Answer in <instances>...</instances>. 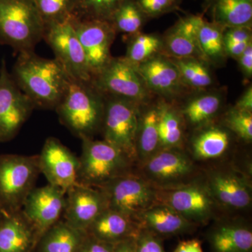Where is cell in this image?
<instances>
[{"label":"cell","instance_id":"6da1fadb","mask_svg":"<svg viewBox=\"0 0 252 252\" xmlns=\"http://www.w3.org/2000/svg\"><path fill=\"white\" fill-rule=\"evenodd\" d=\"M35 109H56L65 92L69 77L57 61L34 51L20 53L11 73Z\"/></svg>","mask_w":252,"mask_h":252},{"label":"cell","instance_id":"7a4b0ae2","mask_svg":"<svg viewBox=\"0 0 252 252\" xmlns=\"http://www.w3.org/2000/svg\"><path fill=\"white\" fill-rule=\"evenodd\" d=\"M106 97L91 81L69 77L67 89L56 110L63 125L80 138H94L103 121Z\"/></svg>","mask_w":252,"mask_h":252},{"label":"cell","instance_id":"3957f363","mask_svg":"<svg viewBox=\"0 0 252 252\" xmlns=\"http://www.w3.org/2000/svg\"><path fill=\"white\" fill-rule=\"evenodd\" d=\"M45 31L32 0H0V44L18 54L34 51Z\"/></svg>","mask_w":252,"mask_h":252},{"label":"cell","instance_id":"277c9868","mask_svg":"<svg viewBox=\"0 0 252 252\" xmlns=\"http://www.w3.org/2000/svg\"><path fill=\"white\" fill-rule=\"evenodd\" d=\"M81 140L78 183L99 188L114 179L132 172L135 162L112 144L94 138Z\"/></svg>","mask_w":252,"mask_h":252},{"label":"cell","instance_id":"5b68a950","mask_svg":"<svg viewBox=\"0 0 252 252\" xmlns=\"http://www.w3.org/2000/svg\"><path fill=\"white\" fill-rule=\"evenodd\" d=\"M40 173L39 155H0V205L6 213L21 210Z\"/></svg>","mask_w":252,"mask_h":252},{"label":"cell","instance_id":"8992f818","mask_svg":"<svg viewBox=\"0 0 252 252\" xmlns=\"http://www.w3.org/2000/svg\"><path fill=\"white\" fill-rule=\"evenodd\" d=\"M138 167L139 175L157 190L189 185L203 175L195 160L182 149H160Z\"/></svg>","mask_w":252,"mask_h":252},{"label":"cell","instance_id":"52a82bcc","mask_svg":"<svg viewBox=\"0 0 252 252\" xmlns=\"http://www.w3.org/2000/svg\"><path fill=\"white\" fill-rule=\"evenodd\" d=\"M91 81L104 96L126 99L140 107L149 100L150 91L137 67L125 57H112L108 64L92 77Z\"/></svg>","mask_w":252,"mask_h":252},{"label":"cell","instance_id":"ba28073f","mask_svg":"<svg viewBox=\"0 0 252 252\" xmlns=\"http://www.w3.org/2000/svg\"><path fill=\"white\" fill-rule=\"evenodd\" d=\"M105 97V108L100 131L103 140L136 162V136L141 107L126 99Z\"/></svg>","mask_w":252,"mask_h":252},{"label":"cell","instance_id":"9c48e42d","mask_svg":"<svg viewBox=\"0 0 252 252\" xmlns=\"http://www.w3.org/2000/svg\"><path fill=\"white\" fill-rule=\"evenodd\" d=\"M98 189L105 195L109 209L133 220L141 212L158 203L157 189L133 172L114 179Z\"/></svg>","mask_w":252,"mask_h":252},{"label":"cell","instance_id":"30bf717a","mask_svg":"<svg viewBox=\"0 0 252 252\" xmlns=\"http://www.w3.org/2000/svg\"><path fill=\"white\" fill-rule=\"evenodd\" d=\"M158 192V203L171 207L196 225L215 219L220 209L204 182L203 175L189 185Z\"/></svg>","mask_w":252,"mask_h":252},{"label":"cell","instance_id":"8fae6325","mask_svg":"<svg viewBox=\"0 0 252 252\" xmlns=\"http://www.w3.org/2000/svg\"><path fill=\"white\" fill-rule=\"evenodd\" d=\"M44 39L54 51L55 60L68 77L80 81L92 79L87 59L74 29L72 18L46 28Z\"/></svg>","mask_w":252,"mask_h":252},{"label":"cell","instance_id":"7c38bea8","mask_svg":"<svg viewBox=\"0 0 252 252\" xmlns=\"http://www.w3.org/2000/svg\"><path fill=\"white\" fill-rule=\"evenodd\" d=\"M203 180L220 208L241 211L251 207V182L234 167L228 165L215 167L203 173Z\"/></svg>","mask_w":252,"mask_h":252},{"label":"cell","instance_id":"4fadbf2b","mask_svg":"<svg viewBox=\"0 0 252 252\" xmlns=\"http://www.w3.org/2000/svg\"><path fill=\"white\" fill-rule=\"evenodd\" d=\"M35 109L16 84L3 60L0 67V142L12 140Z\"/></svg>","mask_w":252,"mask_h":252},{"label":"cell","instance_id":"5bb4252c","mask_svg":"<svg viewBox=\"0 0 252 252\" xmlns=\"http://www.w3.org/2000/svg\"><path fill=\"white\" fill-rule=\"evenodd\" d=\"M72 22L85 52L91 77H94L112 59L111 46L117 31L109 21L73 17Z\"/></svg>","mask_w":252,"mask_h":252},{"label":"cell","instance_id":"9a60e30c","mask_svg":"<svg viewBox=\"0 0 252 252\" xmlns=\"http://www.w3.org/2000/svg\"><path fill=\"white\" fill-rule=\"evenodd\" d=\"M66 193L55 186L34 188L21 209L35 232L37 243L44 233L61 220L65 208Z\"/></svg>","mask_w":252,"mask_h":252},{"label":"cell","instance_id":"2e32d148","mask_svg":"<svg viewBox=\"0 0 252 252\" xmlns=\"http://www.w3.org/2000/svg\"><path fill=\"white\" fill-rule=\"evenodd\" d=\"M40 172L49 185L65 193L78 184L79 160L59 139H46L39 155Z\"/></svg>","mask_w":252,"mask_h":252},{"label":"cell","instance_id":"e0dca14e","mask_svg":"<svg viewBox=\"0 0 252 252\" xmlns=\"http://www.w3.org/2000/svg\"><path fill=\"white\" fill-rule=\"evenodd\" d=\"M107 208V199L100 189L78 183L66 193L63 220L71 226L86 232Z\"/></svg>","mask_w":252,"mask_h":252},{"label":"cell","instance_id":"ac0fdd59","mask_svg":"<svg viewBox=\"0 0 252 252\" xmlns=\"http://www.w3.org/2000/svg\"><path fill=\"white\" fill-rule=\"evenodd\" d=\"M137 69L149 91L165 97L180 94L185 86L175 64L165 55H156L139 64Z\"/></svg>","mask_w":252,"mask_h":252},{"label":"cell","instance_id":"d6986e66","mask_svg":"<svg viewBox=\"0 0 252 252\" xmlns=\"http://www.w3.org/2000/svg\"><path fill=\"white\" fill-rule=\"evenodd\" d=\"M204 21L203 16L199 15H189L181 18L162 39V49L172 58L203 60L199 49L198 33Z\"/></svg>","mask_w":252,"mask_h":252},{"label":"cell","instance_id":"ffe728a7","mask_svg":"<svg viewBox=\"0 0 252 252\" xmlns=\"http://www.w3.org/2000/svg\"><path fill=\"white\" fill-rule=\"evenodd\" d=\"M142 229L148 230L159 238L188 234L197 225L186 220L178 212L165 204L157 203L135 217Z\"/></svg>","mask_w":252,"mask_h":252},{"label":"cell","instance_id":"44dd1931","mask_svg":"<svg viewBox=\"0 0 252 252\" xmlns=\"http://www.w3.org/2000/svg\"><path fill=\"white\" fill-rule=\"evenodd\" d=\"M207 240L212 252H252V228L244 220H217L207 232Z\"/></svg>","mask_w":252,"mask_h":252},{"label":"cell","instance_id":"7402d4cb","mask_svg":"<svg viewBox=\"0 0 252 252\" xmlns=\"http://www.w3.org/2000/svg\"><path fill=\"white\" fill-rule=\"evenodd\" d=\"M232 132L225 126L208 124L195 130L188 153L196 161H211L225 157L231 147Z\"/></svg>","mask_w":252,"mask_h":252},{"label":"cell","instance_id":"603a6c76","mask_svg":"<svg viewBox=\"0 0 252 252\" xmlns=\"http://www.w3.org/2000/svg\"><path fill=\"white\" fill-rule=\"evenodd\" d=\"M35 232L22 210L6 213L0 222V252H34Z\"/></svg>","mask_w":252,"mask_h":252},{"label":"cell","instance_id":"cb8c5ba5","mask_svg":"<svg viewBox=\"0 0 252 252\" xmlns=\"http://www.w3.org/2000/svg\"><path fill=\"white\" fill-rule=\"evenodd\" d=\"M140 229L133 219L107 208L91 223L86 233L106 243L115 244L137 238Z\"/></svg>","mask_w":252,"mask_h":252},{"label":"cell","instance_id":"d4e9b609","mask_svg":"<svg viewBox=\"0 0 252 252\" xmlns=\"http://www.w3.org/2000/svg\"><path fill=\"white\" fill-rule=\"evenodd\" d=\"M158 119L157 105L144 109L140 107L135 142L136 162L138 166L160 150Z\"/></svg>","mask_w":252,"mask_h":252},{"label":"cell","instance_id":"484cf974","mask_svg":"<svg viewBox=\"0 0 252 252\" xmlns=\"http://www.w3.org/2000/svg\"><path fill=\"white\" fill-rule=\"evenodd\" d=\"M86 235V232L61 220L42 235L35 250L36 252H77Z\"/></svg>","mask_w":252,"mask_h":252},{"label":"cell","instance_id":"4316f807","mask_svg":"<svg viewBox=\"0 0 252 252\" xmlns=\"http://www.w3.org/2000/svg\"><path fill=\"white\" fill-rule=\"evenodd\" d=\"M223 99L217 94H205L192 97L180 109L185 125L193 129L200 128L212 124L218 115Z\"/></svg>","mask_w":252,"mask_h":252},{"label":"cell","instance_id":"83f0119b","mask_svg":"<svg viewBox=\"0 0 252 252\" xmlns=\"http://www.w3.org/2000/svg\"><path fill=\"white\" fill-rule=\"evenodd\" d=\"M212 22L222 28L249 27L252 24V0H210Z\"/></svg>","mask_w":252,"mask_h":252},{"label":"cell","instance_id":"f1b7e54d","mask_svg":"<svg viewBox=\"0 0 252 252\" xmlns=\"http://www.w3.org/2000/svg\"><path fill=\"white\" fill-rule=\"evenodd\" d=\"M157 107L160 149H182L185 124L180 110L167 102L159 103Z\"/></svg>","mask_w":252,"mask_h":252},{"label":"cell","instance_id":"f546056e","mask_svg":"<svg viewBox=\"0 0 252 252\" xmlns=\"http://www.w3.org/2000/svg\"><path fill=\"white\" fill-rule=\"evenodd\" d=\"M175 64L185 86L192 89H203L213 83V77L208 67L201 60L194 58L169 57Z\"/></svg>","mask_w":252,"mask_h":252},{"label":"cell","instance_id":"4dcf8cb0","mask_svg":"<svg viewBox=\"0 0 252 252\" xmlns=\"http://www.w3.org/2000/svg\"><path fill=\"white\" fill-rule=\"evenodd\" d=\"M224 28L217 23L204 21L199 29L198 43L203 60L216 62L225 56L223 32Z\"/></svg>","mask_w":252,"mask_h":252},{"label":"cell","instance_id":"1f68e13d","mask_svg":"<svg viewBox=\"0 0 252 252\" xmlns=\"http://www.w3.org/2000/svg\"><path fill=\"white\" fill-rule=\"evenodd\" d=\"M147 18L134 0H125L113 15L110 22L117 32L131 36L140 32Z\"/></svg>","mask_w":252,"mask_h":252},{"label":"cell","instance_id":"d6a6232c","mask_svg":"<svg viewBox=\"0 0 252 252\" xmlns=\"http://www.w3.org/2000/svg\"><path fill=\"white\" fill-rule=\"evenodd\" d=\"M45 27L69 21L75 16L77 0H32Z\"/></svg>","mask_w":252,"mask_h":252},{"label":"cell","instance_id":"836d02e7","mask_svg":"<svg viewBox=\"0 0 252 252\" xmlns=\"http://www.w3.org/2000/svg\"><path fill=\"white\" fill-rule=\"evenodd\" d=\"M129 41L125 58L136 67L153 57L162 49V41L152 34H134Z\"/></svg>","mask_w":252,"mask_h":252},{"label":"cell","instance_id":"e575fe53","mask_svg":"<svg viewBox=\"0 0 252 252\" xmlns=\"http://www.w3.org/2000/svg\"><path fill=\"white\" fill-rule=\"evenodd\" d=\"M125 0H77L74 17L110 22L113 15Z\"/></svg>","mask_w":252,"mask_h":252},{"label":"cell","instance_id":"d590c367","mask_svg":"<svg viewBox=\"0 0 252 252\" xmlns=\"http://www.w3.org/2000/svg\"><path fill=\"white\" fill-rule=\"evenodd\" d=\"M223 126L245 142H252V112H244L233 107L225 114Z\"/></svg>","mask_w":252,"mask_h":252},{"label":"cell","instance_id":"8d00e7d4","mask_svg":"<svg viewBox=\"0 0 252 252\" xmlns=\"http://www.w3.org/2000/svg\"><path fill=\"white\" fill-rule=\"evenodd\" d=\"M147 18H154L175 9L181 0H134Z\"/></svg>","mask_w":252,"mask_h":252},{"label":"cell","instance_id":"74e56055","mask_svg":"<svg viewBox=\"0 0 252 252\" xmlns=\"http://www.w3.org/2000/svg\"><path fill=\"white\" fill-rule=\"evenodd\" d=\"M135 252H167L162 239L141 228L135 239Z\"/></svg>","mask_w":252,"mask_h":252},{"label":"cell","instance_id":"f35d334b","mask_svg":"<svg viewBox=\"0 0 252 252\" xmlns=\"http://www.w3.org/2000/svg\"><path fill=\"white\" fill-rule=\"evenodd\" d=\"M114 245L99 240L86 233L77 252H112Z\"/></svg>","mask_w":252,"mask_h":252},{"label":"cell","instance_id":"ab89813d","mask_svg":"<svg viewBox=\"0 0 252 252\" xmlns=\"http://www.w3.org/2000/svg\"><path fill=\"white\" fill-rule=\"evenodd\" d=\"M252 28H227L223 30V42H244L252 41Z\"/></svg>","mask_w":252,"mask_h":252},{"label":"cell","instance_id":"60d3db41","mask_svg":"<svg viewBox=\"0 0 252 252\" xmlns=\"http://www.w3.org/2000/svg\"><path fill=\"white\" fill-rule=\"evenodd\" d=\"M239 65L245 77L248 79L252 76V43L245 49L238 60Z\"/></svg>","mask_w":252,"mask_h":252},{"label":"cell","instance_id":"b9f144b4","mask_svg":"<svg viewBox=\"0 0 252 252\" xmlns=\"http://www.w3.org/2000/svg\"><path fill=\"white\" fill-rule=\"evenodd\" d=\"M252 41H244V42H223V48L225 55L238 60L245 49L248 47Z\"/></svg>","mask_w":252,"mask_h":252},{"label":"cell","instance_id":"7bdbcfd3","mask_svg":"<svg viewBox=\"0 0 252 252\" xmlns=\"http://www.w3.org/2000/svg\"><path fill=\"white\" fill-rule=\"evenodd\" d=\"M173 252H203L201 243L198 239L180 242Z\"/></svg>","mask_w":252,"mask_h":252},{"label":"cell","instance_id":"ee69618b","mask_svg":"<svg viewBox=\"0 0 252 252\" xmlns=\"http://www.w3.org/2000/svg\"><path fill=\"white\" fill-rule=\"evenodd\" d=\"M235 108L244 112L252 113V88L250 87L244 92L234 106Z\"/></svg>","mask_w":252,"mask_h":252},{"label":"cell","instance_id":"f6af8a7d","mask_svg":"<svg viewBox=\"0 0 252 252\" xmlns=\"http://www.w3.org/2000/svg\"><path fill=\"white\" fill-rule=\"evenodd\" d=\"M135 239H126L114 244L112 252H135Z\"/></svg>","mask_w":252,"mask_h":252},{"label":"cell","instance_id":"bcb514c9","mask_svg":"<svg viewBox=\"0 0 252 252\" xmlns=\"http://www.w3.org/2000/svg\"><path fill=\"white\" fill-rule=\"evenodd\" d=\"M6 212L3 210L2 207H1V205H0V222L1 221V220L4 218V215H6Z\"/></svg>","mask_w":252,"mask_h":252},{"label":"cell","instance_id":"7dc6e473","mask_svg":"<svg viewBox=\"0 0 252 252\" xmlns=\"http://www.w3.org/2000/svg\"><path fill=\"white\" fill-rule=\"evenodd\" d=\"M205 1H210V0H205Z\"/></svg>","mask_w":252,"mask_h":252}]
</instances>
